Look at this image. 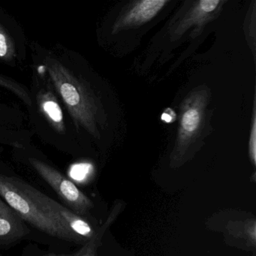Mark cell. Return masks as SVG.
<instances>
[{
  "instance_id": "13",
  "label": "cell",
  "mask_w": 256,
  "mask_h": 256,
  "mask_svg": "<svg viewBox=\"0 0 256 256\" xmlns=\"http://www.w3.org/2000/svg\"><path fill=\"white\" fill-rule=\"evenodd\" d=\"M248 152L250 160L253 164H256V100L253 104L252 119V127L250 130V142H248Z\"/></svg>"
},
{
  "instance_id": "3",
  "label": "cell",
  "mask_w": 256,
  "mask_h": 256,
  "mask_svg": "<svg viewBox=\"0 0 256 256\" xmlns=\"http://www.w3.org/2000/svg\"><path fill=\"white\" fill-rule=\"evenodd\" d=\"M30 106L26 108L30 131L46 144L72 156L84 148L79 142L68 112L47 76L32 65Z\"/></svg>"
},
{
  "instance_id": "10",
  "label": "cell",
  "mask_w": 256,
  "mask_h": 256,
  "mask_svg": "<svg viewBox=\"0 0 256 256\" xmlns=\"http://www.w3.org/2000/svg\"><path fill=\"white\" fill-rule=\"evenodd\" d=\"M34 134L28 128H13L0 126V146L12 149L23 148L32 144Z\"/></svg>"
},
{
  "instance_id": "1",
  "label": "cell",
  "mask_w": 256,
  "mask_h": 256,
  "mask_svg": "<svg viewBox=\"0 0 256 256\" xmlns=\"http://www.w3.org/2000/svg\"><path fill=\"white\" fill-rule=\"evenodd\" d=\"M32 65L47 76L71 118L79 142H98L106 127L101 95L84 60L60 44L29 43Z\"/></svg>"
},
{
  "instance_id": "4",
  "label": "cell",
  "mask_w": 256,
  "mask_h": 256,
  "mask_svg": "<svg viewBox=\"0 0 256 256\" xmlns=\"http://www.w3.org/2000/svg\"><path fill=\"white\" fill-rule=\"evenodd\" d=\"M12 150L14 162L32 172L60 200V203L80 216L85 217L92 208L90 199L66 176L48 157L34 144Z\"/></svg>"
},
{
  "instance_id": "12",
  "label": "cell",
  "mask_w": 256,
  "mask_h": 256,
  "mask_svg": "<svg viewBox=\"0 0 256 256\" xmlns=\"http://www.w3.org/2000/svg\"><path fill=\"white\" fill-rule=\"evenodd\" d=\"M0 88L16 96L24 104L26 108L30 106V88L24 84L18 82L13 78L0 74Z\"/></svg>"
},
{
  "instance_id": "11",
  "label": "cell",
  "mask_w": 256,
  "mask_h": 256,
  "mask_svg": "<svg viewBox=\"0 0 256 256\" xmlns=\"http://www.w3.org/2000/svg\"><path fill=\"white\" fill-rule=\"evenodd\" d=\"M22 256H95V241L94 240L86 242V245L72 253L58 252L55 251H44L38 248L36 244H31L24 248Z\"/></svg>"
},
{
  "instance_id": "2",
  "label": "cell",
  "mask_w": 256,
  "mask_h": 256,
  "mask_svg": "<svg viewBox=\"0 0 256 256\" xmlns=\"http://www.w3.org/2000/svg\"><path fill=\"white\" fill-rule=\"evenodd\" d=\"M0 197L42 238L58 245L80 244L62 218L64 205L48 196L0 160Z\"/></svg>"
},
{
  "instance_id": "6",
  "label": "cell",
  "mask_w": 256,
  "mask_h": 256,
  "mask_svg": "<svg viewBox=\"0 0 256 256\" xmlns=\"http://www.w3.org/2000/svg\"><path fill=\"white\" fill-rule=\"evenodd\" d=\"M28 41L18 24L4 12H0V62L19 67L26 60Z\"/></svg>"
},
{
  "instance_id": "9",
  "label": "cell",
  "mask_w": 256,
  "mask_h": 256,
  "mask_svg": "<svg viewBox=\"0 0 256 256\" xmlns=\"http://www.w3.org/2000/svg\"><path fill=\"white\" fill-rule=\"evenodd\" d=\"M222 4L220 0H200L194 2V6L190 7L184 18L174 26L172 30V38L178 40L193 26L200 30L204 25L212 19Z\"/></svg>"
},
{
  "instance_id": "14",
  "label": "cell",
  "mask_w": 256,
  "mask_h": 256,
  "mask_svg": "<svg viewBox=\"0 0 256 256\" xmlns=\"http://www.w3.org/2000/svg\"><path fill=\"white\" fill-rule=\"evenodd\" d=\"M175 119H176V114L170 108L166 109L164 113L162 114V120L164 122H168V124L174 122Z\"/></svg>"
},
{
  "instance_id": "8",
  "label": "cell",
  "mask_w": 256,
  "mask_h": 256,
  "mask_svg": "<svg viewBox=\"0 0 256 256\" xmlns=\"http://www.w3.org/2000/svg\"><path fill=\"white\" fill-rule=\"evenodd\" d=\"M167 0H142L133 2L118 18L112 28L113 34L124 30L142 26L154 18L164 6Z\"/></svg>"
},
{
  "instance_id": "5",
  "label": "cell",
  "mask_w": 256,
  "mask_h": 256,
  "mask_svg": "<svg viewBox=\"0 0 256 256\" xmlns=\"http://www.w3.org/2000/svg\"><path fill=\"white\" fill-rule=\"evenodd\" d=\"M208 100V91L200 89L192 91L182 103L176 151L184 152L198 137L204 122Z\"/></svg>"
},
{
  "instance_id": "7",
  "label": "cell",
  "mask_w": 256,
  "mask_h": 256,
  "mask_svg": "<svg viewBox=\"0 0 256 256\" xmlns=\"http://www.w3.org/2000/svg\"><path fill=\"white\" fill-rule=\"evenodd\" d=\"M24 240L41 242L42 238L0 197V248L8 250Z\"/></svg>"
}]
</instances>
